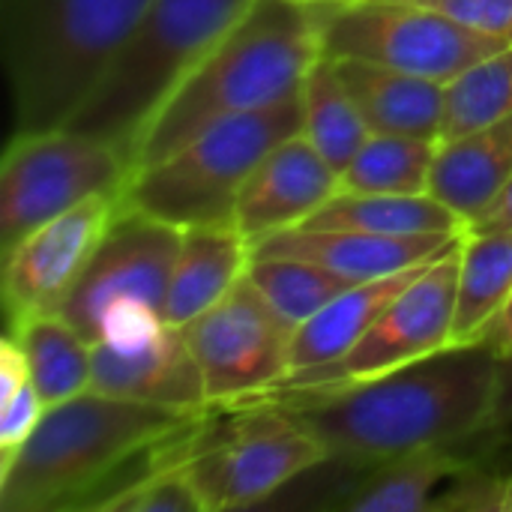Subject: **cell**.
I'll return each mask as SVG.
<instances>
[{
    "label": "cell",
    "instance_id": "obj_1",
    "mask_svg": "<svg viewBox=\"0 0 512 512\" xmlns=\"http://www.w3.org/2000/svg\"><path fill=\"white\" fill-rule=\"evenodd\" d=\"M510 366L489 339H477L369 381L270 390L252 402L279 405L327 459L363 468L420 450H462L492 432L504 417Z\"/></svg>",
    "mask_w": 512,
    "mask_h": 512
},
{
    "label": "cell",
    "instance_id": "obj_2",
    "mask_svg": "<svg viewBox=\"0 0 512 512\" xmlns=\"http://www.w3.org/2000/svg\"><path fill=\"white\" fill-rule=\"evenodd\" d=\"M318 57V27L306 0H252L150 117L132 150V171L165 159L216 120L300 96Z\"/></svg>",
    "mask_w": 512,
    "mask_h": 512
},
{
    "label": "cell",
    "instance_id": "obj_3",
    "mask_svg": "<svg viewBox=\"0 0 512 512\" xmlns=\"http://www.w3.org/2000/svg\"><path fill=\"white\" fill-rule=\"evenodd\" d=\"M204 411H174L84 390L51 405L0 465V512L96 510L150 447Z\"/></svg>",
    "mask_w": 512,
    "mask_h": 512
},
{
    "label": "cell",
    "instance_id": "obj_4",
    "mask_svg": "<svg viewBox=\"0 0 512 512\" xmlns=\"http://www.w3.org/2000/svg\"><path fill=\"white\" fill-rule=\"evenodd\" d=\"M150 0H3L15 132L66 126Z\"/></svg>",
    "mask_w": 512,
    "mask_h": 512
},
{
    "label": "cell",
    "instance_id": "obj_5",
    "mask_svg": "<svg viewBox=\"0 0 512 512\" xmlns=\"http://www.w3.org/2000/svg\"><path fill=\"white\" fill-rule=\"evenodd\" d=\"M252 0H150L96 87L66 120L69 129L132 150L171 90L237 24Z\"/></svg>",
    "mask_w": 512,
    "mask_h": 512
},
{
    "label": "cell",
    "instance_id": "obj_6",
    "mask_svg": "<svg viewBox=\"0 0 512 512\" xmlns=\"http://www.w3.org/2000/svg\"><path fill=\"white\" fill-rule=\"evenodd\" d=\"M300 129V96L216 120L165 159L132 171L120 204L177 228L234 225L237 198L258 162Z\"/></svg>",
    "mask_w": 512,
    "mask_h": 512
},
{
    "label": "cell",
    "instance_id": "obj_7",
    "mask_svg": "<svg viewBox=\"0 0 512 512\" xmlns=\"http://www.w3.org/2000/svg\"><path fill=\"white\" fill-rule=\"evenodd\" d=\"M324 459L327 450L270 402L207 408L177 447L204 512L261 507Z\"/></svg>",
    "mask_w": 512,
    "mask_h": 512
},
{
    "label": "cell",
    "instance_id": "obj_8",
    "mask_svg": "<svg viewBox=\"0 0 512 512\" xmlns=\"http://www.w3.org/2000/svg\"><path fill=\"white\" fill-rule=\"evenodd\" d=\"M309 3V0H306ZM321 54L357 57L450 84L483 57L510 48L456 18L408 0L309 3Z\"/></svg>",
    "mask_w": 512,
    "mask_h": 512
},
{
    "label": "cell",
    "instance_id": "obj_9",
    "mask_svg": "<svg viewBox=\"0 0 512 512\" xmlns=\"http://www.w3.org/2000/svg\"><path fill=\"white\" fill-rule=\"evenodd\" d=\"M132 168L108 141L69 126L15 132L0 165V252L96 195H123Z\"/></svg>",
    "mask_w": 512,
    "mask_h": 512
},
{
    "label": "cell",
    "instance_id": "obj_10",
    "mask_svg": "<svg viewBox=\"0 0 512 512\" xmlns=\"http://www.w3.org/2000/svg\"><path fill=\"white\" fill-rule=\"evenodd\" d=\"M180 330L201 366L210 408L252 402L288 378L294 327L279 318L249 276Z\"/></svg>",
    "mask_w": 512,
    "mask_h": 512
},
{
    "label": "cell",
    "instance_id": "obj_11",
    "mask_svg": "<svg viewBox=\"0 0 512 512\" xmlns=\"http://www.w3.org/2000/svg\"><path fill=\"white\" fill-rule=\"evenodd\" d=\"M180 231L183 228L120 204L87 267L60 300L57 315L90 345L99 339L102 318L117 306L141 303L165 315Z\"/></svg>",
    "mask_w": 512,
    "mask_h": 512
},
{
    "label": "cell",
    "instance_id": "obj_12",
    "mask_svg": "<svg viewBox=\"0 0 512 512\" xmlns=\"http://www.w3.org/2000/svg\"><path fill=\"white\" fill-rule=\"evenodd\" d=\"M456 288L459 246L426 264V270L396 294V300L339 363L288 378L276 390L369 381L456 345Z\"/></svg>",
    "mask_w": 512,
    "mask_h": 512
},
{
    "label": "cell",
    "instance_id": "obj_13",
    "mask_svg": "<svg viewBox=\"0 0 512 512\" xmlns=\"http://www.w3.org/2000/svg\"><path fill=\"white\" fill-rule=\"evenodd\" d=\"M117 210L120 195L87 198L30 231L3 255V312L9 330L33 315L57 312Z\"/></svg>",
    "mask_w": 512,
    "mask_h": 512
},
{
    "label": "cell",
    "instance_id": "obj_14",
    "mask_svg": "<svg viewBox=\"0 0 512 512\" xmlns=\"http://www.w3.org/2000/svg\"><path fill=\"white\" fill-rule=\"evenodd\" d=\"M90 390L189 414L210 408L201 366L171 324L132 345H93Z\"/></svg>",
    "mask_w": 512,
    "mask_h": 512
},
{
    "label": "cell",
    "instance_id": "obj_15",
    "mask_svg": "<svg viewBox=\"0 0 512 512\" xmlns=\"http://www.w3.org/2000/svg\"><path fill=\"white\" fill-rule=\"evenodd\" d=\"M336 192L339 171L297 132L258 162L237 198L234 225L255 246L276 231L303 225Z\"/></svg>",
    "mask_w": 512,
    "mask_h": 512
},
{
    "label": "cell",
    "instance_id": "obj_16",
    "mask_svg": "<svg viewBox=\"0 0 512 512\" xmlns=\"http://www.w3.org/2000/svg\"><path fill=\"white\" fill-rule=\"evenodd\" d=\"M465 234V231H462ZM462 234H420L390 237L348 228H309L294 225L276 231L252 246L258 258H300L342 273L354 282L393 276L411 267H423L459 246Z\"/></svg>",
    "mask_w": 512,
    "mask_h": 512
},
{
    "label": "cell",
    "instance_id": "obj_17",
    "mask_svg": "<svg viewBox=\"0 0 512 512\" xmlns=\"http://www.w3.org/2000/svg\"><path fill=\"white\" fill-rule=\"evenodd\" d=\"M252 261V243L237 225H192L180 231V249L165 297V321L186 327L213 309Z\"/></svg>",
    "mask_w": 512,
    "mask_h": 512
},
{
    "label": "cell",
    "instance_id": "obj_18",
    "mask_svg": "<svg viewBox=\"0 0 512 512\" xmlns=\"http://www.w3.org/2000/svg\"><path fill=\"white\" fill-rule=\"evenodd\" d=\"M333 63L372 132L441 138L447 84L357 57H333Z\"/></svg>",
    "mask_w": 512,
    "mask_h": 512
},
{
    "label": "cell",
    "instance_id": "obj_19",
    "mask_svg": "<svg viewBox=\"0 0 512 512\" xmlns=\"http://www.w3.org/2000/svg\"><path fill=\"white\" fill-rule=\"evenodd\" d=\"M423 270L426 264L393 276L366 279L333 297L321 312H315L306 324L294 330L291 351H288V378L309 375L339 363L360 342V336L378 321V315L396 300V294L408 288Z\"/></svg>",
    "mask_w": 512,
    "mask_h": 512
},
{
    "label": "cell",
    "instance_id": "obj_20",
    "mask_svg": "<svg viewBox=\"0 0 512 512\" xmlns=\"http://www.w3.org/2000/svg\"><path fill=\"white\" fill-rule=\"evenodd\" d=\"M471 465L462 450H420L378 465H354V477L327 501L342 512H429L456 474Z\"/></svg>",
    "mask_w": 512,
    "mask_h": 512
},
{
    "label": "cell",
    "instance_id": "obj_21",
    "mask_svg": "<svg viewBox=\"0 0 512 512\" xmlns=\"http://www.w3.org/2000/svg\"><path fill=\"white\" fill-rule=\"evenodd\" d=\"M512 177V114L462 138L438 144L429 192L468 228Z\"/></svg>",
    "mask_w": 512,
    "mask_h": 512
},
{
    "label": "cell",
    "instance_id": "obj_22",
    "mask_svg": "<svg viewBox=\"0 0 512 512\" xmlns=\"http://www.w3.org/2000/svg\"><path fill=\"white\" fill-rule=\"evenodd\" d=\"M303 225L372 231V234H390V237L462 234L465 231V222L432 192H420V195L336 192Z\"/></svg>",
    "mask_w": 512,
    "mask_h": 512
},
{
    "label": "cell",
    "instance_id": "obj_23",
    "mask_svg": "<svg viewBox=\"0 0 512 512\" xmlns=\"http://www.w3.org/2000/svg\"><path fill=\"white\" fill-rule=\"evenodd\" d=\"M512 297V228L465 231L459 243L456 345L486 339Z\"/></svg>",
    "mask_w": 512,
    "mask_h": 512
},
{
    "label": "cell",
    "instance_id": "obj_24",
    "mask_svg": "<svg viewBox=\"0 0 512 512\" xmlns=\"http://www.w3.org/2000/svg\"><path fill=\"white\" fill-rule=\"evenodd\" d=\"M27 357L30 381L45 408L90 390L93 345L57 312L33 315L9 330Z\"/></svg>",
    "mask_w": 512,
    "mask_h": 512
},
{
    "label": "cell",
    "instance_id": "obj_25",
    "mask_svg": "<svg viewBox=\"0 0 512 512\" xmlns=\"http://www.w3.org/2000/svg\"><path fill=\"white\" fill-rule=\"evenodd\" d=\"M303 105V135L315 144V150L342 174L345 165L357 156V150L372 135L366 117L351 99L345 81L336 72L333 57L321 54L303 78L300 87Z\"/></svg>",
    "mask_w": 512,
    "mask_h": 512
},
{
    "label": "cell",
    "instance_id": "obj_26",
    "mask_svg": "<svg viewBox=\"0 0 512 512\" xmlns=\"http://www.w3.org/2000/svg\"><path fill=\"white\" fill-rule=\"evenodd\" d=\"M438 156L435 138L372 132L339 174V192L420 195L429 192Z\"/></svg>",
    "mask_w": 512,
    "mask_h": 512
},
{
    "label": "cell",
    "instance_id": "obj_27",
    "mask_svg": "<svg viewBox=\"0 0 512 512\" xmlns=\"http://www.w3.org/2000/svg\"><path fill=\"white\" fill-rule=\"evenodd\" d=\"M249 282L264 294V300L288 321L294 330L321 312L333 297L357 285L354 279L333 273L321 264L300 258H258L252 255L246 267Z\"/></svg>",
    "mask_w": 512,
    "mask_h": 512
},
{
    "label": "cell",
    "instance_id": "obj_28",
    "mask_svg": "<svg viewBox=\"0 0 512 512\" xmlns=\"http://www.w3.org/2000/svg\"><path fill=\"white\" fill-rule=\"evenodd\" d=\"M512 114V45L468 66L447 84L441 138L453 141Z\"/></svg>",
    "mask_w": 512,
    "mask_h": 512
},
{
    "label": "cell",
    "instance_id": "obj_29",
    "mask_svg": "<svg viewBox=\"0 0 512 512\" xmlns=\"http://www.w3.org/2000/svg\"><path fill=\"white\" fill-rule=\"evenodd\" d=\"M45 411L48 408L36 393L33 381H24L15 393L0 399V465L12 459L21 450V444L36 432Z\"/></svg>",
    "mask_w": 512,
    "mask_h": 512
},
{
    "label": "cell",
    "instance_id": "obj_30",
    "mask_svg": "<svg viewBox=\"0 0 512 512\" xmlns=\"http://www.w3.org/2000/svg\"><path fill=\"white\" fill-rule=\"evenodd\" d=\"M438 9L459 24L512 45V0H408Z\"/></svg>",
    "mask_w": 512,
    "mask_h": 512
},
{
    "label": "cell",
    "instance_id": "obj_31",
    "mask_svg": "<svg viewBox=\"0 0 512 512\" xmlns=\"http://www.w3.org/2000/svg\"><path fill=\"white\" fill-rule=\"evenodd\" d=\"M501 228H512V177L510 183L489 201V207L468 222L465 231H501Z\"/></svg>",
    "mask_w": 512,
    "mask_h": 512
},
{
    "label": "cell",
    "instance_id": "obj_32",
    "mask_svg": "<svg viewBox=\"0 0 512 512\" xmlns=\"http://www.w3.org/2000/svg\"><path fill=\"white\" fill-rule=\"evenodd\" d=\"M486 339L512 363V297L507 300V306L501 309V315L495 318V324L486 333Z\"/></svg>",
    "mask_w": 512,
    "mask_h": 512
},
{
    "label": "cell",
    "instance_id": "obj_33",
    "mask_svg": "<svg viewBox=\"0 0 512 512\" xmlns=\"http://www.w3.org/2000/svg\"><path fill=\"white\" fill-rule=\"evenodd\" d=\"M309 3H360V0H309Z\"/></svg>",
    "mask_w": 512,
    "mask_h": 512
}]
</instances>
